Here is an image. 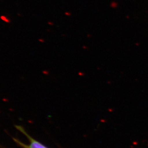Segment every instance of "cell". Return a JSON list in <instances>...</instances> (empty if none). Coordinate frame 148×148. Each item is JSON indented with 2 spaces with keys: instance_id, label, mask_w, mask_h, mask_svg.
<instances>
[{
  "instance_id": "cell-1",
  "label": "cell",
  "mask_w": 148,
  "mask_h": 148,
  "mask_svg": "<svg viewBox=\"0 0 148 148\" xmlns=\"http://www.w3.org/2000/svg\"><path fill=\"white\" fill-rule=\"evenodd\" d=\"M16 128L19 131H20L22 134H24L26 136L29 140V144H26L20 141L18 139L14 138L13 140H14L16 144H18L19 146L22 148H48L44 146L43 144L35 140L34 138L29 135L27 132L25 130L23 127L21 125H15Z\"/></svg>"
}]
</instances>
